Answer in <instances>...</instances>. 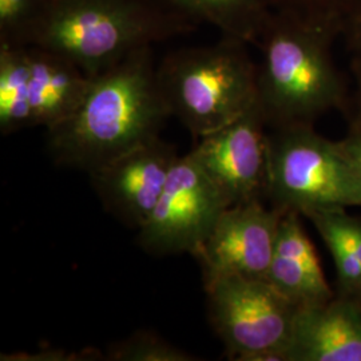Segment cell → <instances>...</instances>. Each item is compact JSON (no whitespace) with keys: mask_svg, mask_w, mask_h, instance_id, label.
<instances>
[{"mask_svg":"<svg viewBox=\"0 0 361 361\" xmlns=\"http://www.w3.org/2000/svg\"><path fill=\"white\" fill-rule=\"evenodd\" d=\"M204 286L209 320L229 359L286 361L295 304L261 279L228 276Z\"/></svg>","mask_w":361,"mask_h":361,"instance_id":"6","label":"cell"},{"mask_svg":"<svg viewBox=\"0 0 361 361\" xmlns=\"http://www.w3.org/2000/svg\"><path fill=\"white\" fill-rule=\"evenodd\" d=\"M361 185V130L349 128L348 134L338 141Z\"/></svg>","mask_w":361,"mask_h":361,"instance_id":"21","label":"cell"},{"mask_svg":"<svg viewBox=\"0 0 361 361\" xmlns=\"http://www.w3.org/2000/svg\"><path fill=\"white\" fill-rule=\"evenodd\" d=\"M345 209L314 213L308 217L320 233L335 262L340 296L361 301V264L345 226Z\"/></svg>","mask_w":361,"mask_h":361,"instance_id":"16","label":"cell"},{"mask_svg":"<svg viewBox=\"0 0 361 361\" xmlns=\"http://www.w3.org/2000/svg\"><path fill=\"white\" fill-rule=\"evenodd\" d=\"M1 360H28V361H75V360H106L102 352L97 349H83L80 353L65 352L62 349H43L37 353H15L3 355Z\"/></svg>","mask_w":361,"mask_h":361,"instance_id":"20","label":"cell"},{"mask_svg":"<svg viewBox=\"0 0 361 361\" xmlns=\"http://www.w3.org/2000/svg\"><path fill=\"white\" fill-rule=\"evenodd\" d=\"M170 114L150 46L91 77L77 111L47 130L55 164L87 174L159 137Z\"/></svg>","mask_w":361,"mask_h":361,"instance_id":"1","label":"cell"},{"mask_svg":"<svg viewBox=\"0 0 361 361\" xmlns=\"http://www.w3.org/2000/svg\"><path fill=\"white\" fill-rule=\"evenodd\" d=\"M194 28L154 0H50L27 44L56 52L95 77L131 52Z\"/></svg>","mask_w":361,"mask_h":361,"instance_id":"3","label":"cell"},{"mask_svg":"<svg viewBox=\"0 0 361 361\" xmlns=\"http://www.w3.org/2000/svg\"><path fill=\"white\" fill-rule=\"evenodd\" d=\"M300 217L293 210L283 214L267 280L297 308H308L331 301L334 292Z\"/></svg>","mask_w":361,"mask_h":361,"instance_id":"12","label":"cell"},{"mask_svg":"<svg viewBox=\"0 0 361 361\" xmlns=\"http://www.w3.org/2000/svg\"><path fill=\"white\" fill-rule=\"evenodd\" d=\"M257 104L269 129L313 125L348 107L345 80L332 56L334 39L273 11L257 42Z\"/></svg>","mask_w":361,"mask_h":361,"instance_id":"2","label":"cell"},{"mask_svg":"<svg viewBox=\"0 0 361 361\" xmlns=\"http://www.w3.org/2000/svg\"><path fill=\"white\" fill-rule=\"evenodd\" d=\"M355 77H356V89L352 97L350 104V126L353 129L361 130V59H355Z\"/></svg>","mask_w":361,"mask_h":361,"instance_id":"22","label":"cell"},{"mask_svg":"<svg viewBox=\"0 0 361 361\" xmlns=\"http://www.w3.org/2000/svg\"><path fill=\"white\" fill-rule=\"evenodd\" d=\"M31 128L27 46L0 44V133Z\"/></svg>","mask_w":361,"mask_h":361,"instance_id":"15","label":"cell"},{"mask_svg":"<svg viewBox=\"0 0 361 361\" xmlns=\"http://www.w3.org/2000/svg\"><path fill=\"white\" fill-rule=\"evenodd\" d=\"M50 0H0V44L26 46Z\"/></svg>","mask_w":361,"mask_h":361,"instance_id":"19","label":"cell"},{"mask_svg":"<svg viewBox=\"0 0 361 361\" xmlns=\"http://www.w3.org/2000/svg\"><path fill=\"white\" fill-rule=\"evenodd\" d=\"M245 44L222 37L212 46L171 52L157 67L170 114L195 140L232 123L257 104V65Z\"/></svg>","mask_w":361,"mask_h":361,"instance_id":"4","label":"cell"},{"mask_svg":"<svg viewBox=\"0 0 361 361\" xmlns=\"http://www.w3.org/2000/svg\"><path fill=\"white\" fill-rule=\"evenodd\" d=\"M286 361H361V301L338 296L298 308Z\"/></svg>","mask_w":361,"mask_h":361,"instance_id":"11","label":"cell"},{"mask_svg":"<svg viewBox=\"0 0 361 361\" xmlns=\"http://www.w3.org/2000/svg\"><path fill=\"white\" fill-rule=\"evenodd\" d=\"M344 37L355 59H361V15L350 25Z\"/></svg>","mask_w":361,"mask_h":361,"instance_id":"23","label":"cell"},{"mask_svg":"<svg viewBox=\"0 0 361 361\" xmlns=\"http://www.w3.org/2000/svg\"><path fill=\"white\" fill-rule=\"evenodd\" d=\"M110 361H195L194 355L149 331L135 332L111 344L104 355Z\"/></svg>","mask_w":361,"mask_h":361,"instance_id":"18","label":"cell"},{"mask_svg":"<svg viewBox=\"0 0 361 361\" xmlns=\"http://www.w3.org/2000/svg\"><path fill=\"white\" fill-rule=\"evenodd\" d=\"M344 221H345V226H347V231H348L349 238L355 246L356 255H357L361 264V219H355V217L349 216L348 213L345 212Z\"/></svg>","mask_w":361,"mask_h":361,"instance_id":"24","label":"cell"},{"mask_svg":"<svg viewBox=\"0 0 361 361\" xmlns=\"http://www.w3.org/2000/svg\"><path fill=\"white\" fill-rule=\"evenodd\" d=\"M271 10L286 13L335 40L361 15V0H269Z\"/></svg>","mask_w":361,"mask_h":361,"instance_id":"17","label":"cell"},{"mask_svg":"<svg viewBox=\"0 0 361 361\" xmlns=\"http://www.w3.org/2000/svg\"><path fill=\"white\" fill-rule=\"evenodd\" d=\"M192 153L232 205L267 197L269 126L258 104L232 123L198 138Z\"/></svg>","mask_w":361,"mask_h":361,"instance_id":"9","label":"cell"},{"mask_svg":"<svg viewBox=\"0 0 361 361\" xmlns=\"http://www.w3.org/2000/svg\"><path fill=\"white\" fill-rule=\"evenodd\" d=\"M284 213L261 200L228 207L192 255L204 285L228 276L267 280Z\"/></svg>","mask_w":361,"mask_h":361,"instance_id":"8","label":"cell"},{"mask_svg":"<svg viewBox=\"0 0 361 361\" xmlns=\"http://www.w3.org/2000/svg\"><path fill=\"white\" fill-rule=\"evenodd\" d=\"M271 207L304 217L361 207V185L338 141L316 133L313 125L269 129Z\"/></svg>","mask_w":361,"mask_h":361,"instance_id":"5","label":"cell"},{"mask_svg":"<svg viewBox=\"0 0 361 361\" xmlns=\"http://www.w3.org/2000/svg\"><path fill=\"white\" fill-rule=\"evenodd\" d=\"M169 13L194 26L205 22L217 27L224 37L256 43L267 26L269 0H154Z\"/></svg>","mask_w":361,"mask_h":361,"instance_id":"14","label":"cell"},{"mask_svg":"<svg viewBox=\"0 0 361 361\" xmlns=\"http://www.w3.org/2000/svg\"><path fill=\"white\" fill-rule=\"evenodd\" d=\"M232 202L200 165L193 153L180 155L138 244L154 256L193 255Z\"/></svg>","mask_w":361,"mask_h":361,"instance_id":"7","label":"cell"},{"mask_svg":"<svg viewBox=\"0 0 361 361\" xmlns=\"http://www.w3.org/2000/svg\"><path fill=\"white\" fill-rule=\"evenodd\" d=\"M30 66L31 128L52 129L77 111L90 86L74 62L56 52L27 44Z\"/></svg>","mask_w":361,"mask_h":361,"instance_id":"13","label":"cell"},{"mask_svg":"<svg viewBox=\"0 0 361 361\" xmlns=\"http://www.w3.org/2000/svg\"><path fill=\"white\" fill-rule=\"evenodd\" d=\"M176 147L155 137L90 173L91 186L104 209L140 231L157 207L178 161Z\"/></svg>","mask_w":361,"mask_h":361,"instance_id":"10","label":"cell"}]
</instances>
